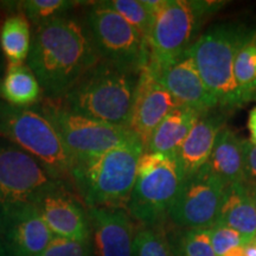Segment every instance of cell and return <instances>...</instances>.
Masks as SVG:
<instances>
[{
	"instance_id": "44dd1931",
	"label": "cell",
	"mask_w": 256,
	"mask_h": 256,
	"mask_svg": "<svg viewBox=\"0 0 256 256\" xmlns=\"http://www.w3.org/2000/svg\"><path fill=\"white\" fill-rule=\"evenodd\" d=\"M42 98L40 82L28 64H8L0 83V100L16 107H32Z\"/></svg>"
},
{
	"instance_id": "5b68a950",
	"label": "cell",
	"mask_w": 256,
	"mask_h": 256,
	"mask_svg": "<svg viewBox=\"0 0 256 256\" xmlns=\"http://www.w3.org/2000/svg\"><path fill=\"white\" fill-rule=\"evenodd\" d=\"M0 138L34 156L54 178L70 184L72 156L36 104L16 107L0 100Z\"/></svg>"
},
{
	"instance_id": "f1b7e54d",
	"label": "cell",
	"mask_w": 256,
	"mask_h": 256,
	"mask_svg": "<svg viewBox=\"0 0 256 256\" xmlns=\"http://www.w3.org/2000/svg\"><path fill=\"white\" fill-rule=\"evenodd\" d=\"M40 256H95L90 241H74L55 236Z\"/></svg>"
},
{
	"instance_id": "52a82bcc",
	"label": "cell",
	"mask_w": 256,
	"mask_h": 256,
	"mask_svg": "<svg viewBox=\"0 0 256 256\" xmlns=\"http://www.w3.org/2000/svg\"><path fill=\"white\" fill-rule=\"evenodd\" d=\"M81 19L101 60L136 74L148 66L151 60L148 42L104 2L88 6Z\"/></svg>"
},
{
	"instance_id": "d4e9b609",
	"label": "cell",
	"mask_w": 256,
	"mask_h": 256,
	"mask_svg": "<svg viewBox=\"0 0 256 256\" xmlns=\"http://www.w3.org/2000/svg\"><path fill=\"white\" fill-rule=\"evenodd\" d=\"M104 4L126 19L148 42L156 16L147 8L144 0H107Z\"/></svg>"
},
{
	"instance_id": "cb8c5ba5",
	"label": "cell",
	"mask_w": 256,
	"mask_h": 256,
	"mask_svg": "<svg viewBox=\"0 0 256 256\" xmlns=\"http://www.w3.org/2000/svg\"><path fill=\"white\" fill-rule=\"evenodd\" d=\"M234 78L244 102L250 101L256 84V34L240 48L234 62Z\"/></svg>"
},
{
	"instance_id": "e0dca14e",
	"label": "cell",
	"mask_w": 256,
	"mask_h": 256,
	"mask_svg": "<svg viewBox=\"0 0 256 256\" xmlns=\"http://www.w3.org/2000/svg\"><path fill=\"white\" fill-rule=\"evenodd\" d=\"M223 124L224 115L212 113V110L202 114L196 121L177 153L185 176L194 174L206 165Z\"/></svg>"
},
{
	"instance_id": "484cf974",
	"label": "cell",
	"mask_w": 256,
	"mask_h": 256,
	"mask_svg": "<svg viewBox=\"0 0 256 256\" xmlns=\"http://www.w3.org/2000/svg\"><path fill=\"white\" fill-rule=\"evenodd\" d=\"M136 256H174L171 243L159 226L138 229L134 240Z\"/></svg>"
},
{
	"instance_id": "1f68e13d",
	"label": "cell",
	"mask_w": 256,
	"mask_h": 256,
	"mask_svg": "<svg viewBox=\"0 0 256 256\" xmlns=\"http://www.w3.org/2000/svg\"><path fill=\"white\" fill-rule=\"evenodd\" d=\"M244 252L247 256H256V238L244 246Z\"/></svg>"
},
{
	"instance_id": "2e32d148",
	"label": "cell",
	"mask_w": 256,
	"mask_h": 256,
	"mask_svg": "<svg viewBox=\"0 0 256 256\" xmlns=\"http://www.w3.org/2000/svg\"><path fill=\"white\" fill-rule=\"evenodd\" d=\"M54 238L37 206L16 214L0 230L2 243L16 256H40Z\"/></svg>"
},
{
	"instance_id": "5bb4252c",
	"label": "cell",
	"mask_w": 256,
	"mask_h": 256,
	"mask_svg": "<svg viewBox=\"0 0 256 256\" xmlns=\"http://www.w3.org/2000/svg\"><path fill=\"white\" fill-rule=\"evenodd\" d=\"M179 102L162 87L148 66L139 74L130 128L146 148L158 124Z\"/></svg>"
},
{
	"instance_id": "83f0119b",
	"label": "cell",
	"mask_w": 256,
	"mask_h": 256,
	"mask_svg": "<svg viewBox=\"0 0 256 256\" xmlns=\"http://www.w3.org/2000/svg\"><path fill=\"white\" fill-rule=\"evenodd\" d=\"M210 238L216 256H224L236 247L247 244L241 234L229 226L215 224L210 228Z\"/></svg>"
},
{
	"instance_id": "ffe728a7",
	"label": "cell",
	"mask_w": 256,
	"mask_h": 256,
	"mask_svg": "<svg viewBox=\"0 0 256 256\" xmlns=\"http://www.w3.org/2000/svg\"><path fill=\"white\" fill-rule=\"evenodd\" d=\"M206 165L226 185L244 183L242 140L232 130L223 128Z\"/></svg>"
},
{
	"instance_id": "8992f818",
	"label": "cell",
	"mask_w": 256,
	"mask_h": 256,
	"mask_svg": "<svg viewBox=\"0 0 256 256\" xmlns=\"http://www.w3.org/2000/svg\"><path fill=\"white\" fill-rule=\"evenodd\" d=\"M177 156L144 152L128 200V215L142 226H159L168 216L185 180Z\"/></svg>"
},
{
	"instance_id": "603a6c76",
	"label": "cell",
	"mask_w": 256,
	"mask_h": 256,
	"mask_svg": "<svg viewBox=\"0 0 256 256\" xmlns=\"http://www.w3.org/2000/svg\"><path fill=\"white\" fill-rule=\"evenodd\" d=\"M81 2L72 0H24L17 2L20 12L34 28L58 17L70 14Z\"/></svg>"
},
{
	"instance_id": "d6986e66",
	"label": "cell",
	"mask_w": 256,
	"mask_h": 256,
	"mask_svg": "<svg viewBox=\"0 0 256 256\" xmlns=\"http://www.w3.org/2000/svg\"><path fill=\"white\" fill-rule=\"evenodd\" d=\"M200 115V113L185 106L174 108L156 128L145 151L165 156H177L179 148Z\"/></svg>"
},
{
	"instance_id": "30bf717a",
	"label": "cell",
	"mask_w": 256,
	"mask_h": 256,
	"mask_svg": "<svg viewBox=\"0 0 256 256\" xmlns=\"http://www.w3.org/2000/svg\"><path fill=\"white\" fill-rule=\"evenodd\" d=\"M37 108L52 124L72 156L98 154L140 142L130 128L89 119L66 110L60 98H42Z\"/></svg>"
},
{
	"instance_id": "7402d4cb",
	"label": "cell",
	"mask_w": 256,
	"mask_h": 256,
	"mask_svg": "<svg viewBox=\"0 0 256 256\" xmlns=\"http://www.w3.org/2000/svg\"><path fill=\"white\" fill-rule=\"evenodd\" d=\"M30 22L22 12L6 17L0 26V49L8 64H23L31 49Z\"/></svg>"
},
{
	"instance_id": "836d02e7",
	"label": "cell",
	"mask_w": 256,
	"mask_h": 256,
	"mask_svg": "<svg viewBox=\"0 0 256 256\" xmlns=\"http://www.w3.org/2000/svg\"><path fill=\"white\" fill-rule=\"evenodd\" d=\"M5 75V57L2 55V49H0V83Z\"/></svg>"
},
{
	"instance_id": "7a4b0ae2",
	"label": "cell",
	"mask_w": 256,
	"mask_h": 256,
	"mask_svg": "<svg viewBox=\"0 0 256 256\" xmlns=\"http://www.w3.org/2000/svg\"><path fill=\"white\" fill-rule=\"evenodd\" d=\"M145 152L142 142L92 156H72L69 180L87 208L126 210Z\"/></svg>"
},
{
	"instance_id": "7c38bea8",
	"label": "cell",
	"mask_w": 256,
	"mask_h": 256,
	"mask_svg": "<svg viewBox=\"0 0 256 256\" xmlns=\"http://www.w3.org/2000/svg\"><path fill=\"white\" fill-rule=\"evenodd\" d=\"M36 206L57 238L74 241L92 240L88 208L69 183L63 182L44 192Z\"/></svg>"
},
{
	"instance_id": "6da1fadb",
	"label": "cell",
	"mask_w": 256,
	"mask_h": 256,
	"mask_svg": "<svg viewBox=\"0 0 256 256\" xmlns=\"http://www.w3.org/2000/svg\"><path fill=\"white\" fill-rule=\"evenodd\" d=\"M100 60L82 19L66 14L34 28L26 60L43 98L57 100Z\"/></svg>"
},
{
	"instance_id": "8fae6325",
	"label": "cell",
	"mask_w": 256,
	"mask_h": 256,
	"mask_svg": "<svg viewBox=\"0 0 256 256\" xmlns=\"http://www.w3.org/2000/svg\"><path fill=\"white\" fill-rule=\"evenodd\" d=\"M226 185L208 165L185 177L168 216L184 229H209L218 218Z\"/></svg>"
},
{
	"instance_id": "4316f807",
	"label": "cell",
	"mask_w": 256,
	"mask_h": 256,
	"mask_svg": "<svg viewBox=\"0 0 256 256\" xmlns=\"http://www.w3.org/2000/svg\"><path fill=\"white\" fill-rule=\"evenodd\" d=\"M172 252L174 256H216L211 244L210 228L185 229Z\"/></svg>"
},
{
	"instance_id": "3957f363",
	"label": "cell",
	"mask_w": 256,
	"mask_h": 256,
	"mask_svg": "<svg viewBox=\"0 0 256 256\" xmlns=\"http://www.w3.org/2000/svg\"><path fill=\"white\" fill-rule=\"evenodd\" d=\"M139 74L100 60L60 100L82 116L130 128Z\"/></svg>"
},
{
	"instance_id": "d6a6232c",
	"label": "cell",
	"mask_w": 256,
	"mask_h": 256,
	"mask_svg": "<svg viewBox=\"0 0 256 256\" xmlns=\"http://www.w3.org/2000/svg\"><path fill=\"white\" fill-rule=\"evenodd\" d=\"M224 256H247V255H246V252H244V246L232 249V250H230L228 254H226Z\"/></svg>"
},
{
	"instance_id": "8d00e7d4",
	"label": "cell",
	"mask_w": 256,
	"mask_h": 256,
	"mask_svg": "<svg viewBox=\"0 0 256 256\" xmlns=\"http://www.w3.org/2000/svg\"><path fill=\"white\" fill-rule=\"evenodd\" d=\"M256 101V84H255V87H254V89H252V95H250V101Z\"/></svg>"
},
{
	"instance_id": "ac0fdd59",
	"label": "cell",
	"mask_w": 256,
	"mask_h": 256,
	"mask_svg": "<svg viewBox=\"0 0 256 256\" xmlns=\"http://www.w3.org/2000/svg\"><path fill=\"white\" fill-rule=\"evenodd\" d=\"M216 224L236 230L247 243L256 238V209L244 183L226 185Z\"/></svg>"
},
{
	"instance_id": "9c48e42d",
	"label": "cell",
	"mask_w": 256,
	"mask_h": 256,
	"mask_svg": "<svg viewBox=\"0 0 256 256\" xmlns=\"http://www.w3.org/2000/svg\"><path fill=\"white\" fill-rule=\"evenodd\" d=\"M222 4L224 2L164 0L156 14L148 38L150 68H164L186 52L202 19L217 11Z\"/></svg>"
},
{
	"instance_id": "4fadbf2b",
	"label": "cell",
	"mask_w": 256,
	"mask_h": 256,
	"mask_svg": "<svg viewBox=\"0 0 256 256\" xmlns=\"http://www.w3.org/2000/svg\"><path fill=\"white\" fill-rule=\"evenodd\" d=\"M150 69L179 104L200 114L215 110L218 106V101L202 80L196 64L188 51L164 68Z\"/></svg>"
},
{
	"instance_id": "ba28073f",
	"label": "cell",
	"mask_w": 256,
	"mask_h": 256,
	"mask_svg": "<svg viewBox=\"0 0 256 256\" xmlns=\"http://www.w3.org/2000/svg\"><path fill=\"white\" fill-rule=\"evenodd\" d=\"M60 183L63 180L54 178L34 156L0 138V230L16 214L36 206L44 192Z\"/></svg>"
},
{
	"instance_id": "e575fe53",
	"label": "cell",
	"mask_w": 256,
	"mask_h": 256,
	"mask_svg": "<svg viewBox=\"0 0 256 256\" xmlns=\"http://www.w3.org/2000/svg\"><path fill=\"white\" fill-rule=\"evenodd\" d=\"M0 256H16V255L12 254V252H10L8 248L5 247V244L2 243V238H0Z\"/></svg>"
},
{
	"instance_id": "277c9868",
	"label": "cell",
	"mask_w": 256,
	"mask_h": 256,
	"mask_svg": "<svg viewBox=\"0 0 256 256\" xmlns=\"http://www.w3.org/2000/svg\"><path fill=\"white\" fill-rule=\"evenodd\" d=\"M255 34L238 25H217L188 49L202 80L220 107L232 110L246 104L234 78V62L240 48Z\"/></svg>"
},
{
	"instance_id": "d590c367",
	"label": "cell",
	"mask_w": 256,
	"mask_h": 256,
	"mask_svg": "<svg viewBox=\"0 0 256 256\" xmlns=\"http://www.w3.org/2000/svg\"><path fill=\"white\" fill-rule=\"evenodd\" d=\"M246 186L248 188V192L249 194H250L252 202H254V206L256 209V186H252V185H247V184H246Z\"/></svg>"
},
{
	"instance_id": "4dcf8cb0",
	"label": "cell",
	"mask_w": 256,
	"mask_h": 256,
	"mask_svg": "<svg viewBox=\"0 0 256 256\" xmlns=\"http://www.w3.org/2000/svg\"><path fill=\"white\" fill-rule=\"evenodd\" d=\"M248 128L250 133V142L256 145V107L249 112L248 116Z\"/></svg>"
},
{
	"instance_id": "f546056e",
	"label": "cell",
	"mask_w": 256,
	"mask_h": 256,
	"mask_svg": "<svg viewBox=\"0 0 256 256\" xmlns=\"http://www.w3.org/2000/svg\"><path fill=\"white\" fill-rule=\"evenodd\" d=\"M244 184L256 186V145L250 140H242Z\"/></svg>"
},
{
	"instance_id": "9a60e30c",
	"label": "cell",
	"mask_w": 256,
	"mask_h": 256,
	"mask_svg": "<svg viewBox=\"0 0 256 256\" xmlns=\"http://www.w3.org/2000/svg\"><path fill=\"white\" fill-rule=\"evenodd\" d=\"M95 256H136V226L124 209L88 208Z\"/></svg>"
}]
</instances>
